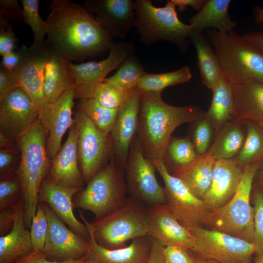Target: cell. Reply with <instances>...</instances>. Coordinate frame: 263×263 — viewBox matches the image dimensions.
Returning a JSON list of instances; mask_svg holds the SVG:
<instances>
[{
  "mask_svg": "<svg viewBox=\"0 0 263 263\" xmlns=\"http://www.w3.org/2000/svg\"><path fill=\"white\" fill-rule=\"evenodd\" d=\"M45 20L46 42L69 60L82 61L103 55L113 37L84 5L70 0H53Z\"/></svg>",
  "mask_w": 263,
  "mask_h": 263,
  "instance_id": "cell-1",
  "label": "cell"
},
{
  "mask_svg": "<svg viewBox=\"0 0 263 263\" xmlns=\"http://www.w3.org/2000/svg\"><path fill=\"white\" fill-rule=\"evenodd\" d=\"M161 94L141 92L137 135L144 155L151 163L164 160L171 134L176 128L192 123L204 113L196 106L168 104Z\"/></svg>",
  "mask_w": 263,
  "mask_h": 263,
  "instance_id": "cell-2",
  "label": "cell"
},
{
  "mask_svg": "<svg viewBox=\"0 0 263 263\" xmlns=\"http://www.w3.org/2000/svg\"><path fill=\"white\" fill-rule=\"evenodd\" d=\"M45 135L37 120L18 142L21 158L16 173L21 185L24 222L27 228H30L37 210L41 184L49 172V158Z\"/></svg>",
  "mask_w": 263,
  "mask_h": 263,
  "instance_id": "cell-3",
  "label": "cell"
},
{
  "mask_svg": "<svg viewBox=\"0 0 263 263\" xmlns=\"http://www.w3.org/2000/svg\"><path fill=\"white\" fill-rule=\"evenodd\" d=\"M206 33L217 55L223 74L231 82L249 79L263 82V51L243 36L214 29Z\"/></svg>",
  "mask_w": 263,
  "mask_h": 263,
  "instance_id": "cell-4",
  "label": "cell"
},
{
  "mask_svg": "<svg viewBox=\"0 0 263 263\" xmlns=\"http://www.w3.org/2000/svg\"><path fill=\"white\" fill-rule=\"evenodd\" d=\"M134 5V27L145 46L164 41L176 45L183 53L186 52L192 30L189 24L179 19L171 0L161 7L153 5L150 0H136Z\"/></svg>",
  "mask_w": 263,
  "mask_h": 263,
  "instance_id": "cell-5",
  "label": "cell"
},
{
  "mask_svg": "<svg viewBox=\"0 0 263 263\" xmlns=\"http://www.w3.org/2000/svg\"><path fill=\"white\" fill-rule=\"evenodd\" d=\"M260 161L244 167L241 180L234 196L223 207L211 210L205 225L210 229L253 243L254 207L250 204V196Z\"/></svg>",
  "mask_w": 263,
  "mask_h": 263,
  "instance_id": "cell-6",
  "label": "cell"
},
{
  "mask_svg": "<svg viewBox=\"0 0 263 263\" xmlns=\"http://www.w3.org/2000/svg\"><path fill=\"white\" fill-rule=\"evenodd\" d=\"M113 157L87 183L74 201V207L90 211L99 220L113 212L126 201V181Z\"/></svg>",
  "mask_w": 263,
  "mask_h": 263,
  "instance_id": "cell-7",
  "label": "cell"
},
{
  "mask_svg": "<svg viewBox=\"0 0 263 263\" xmlns=\"http://www.w3.org/2000/svg\"><path fill=\"white\" fill-rule=\"evenodd\" d=\"M136 201L127 199L118 209L91 223L94 238L99 245L117 249L125 246L130 240L149 236L146 209Z\"/></svg>",
  "mask_w": 263,
  "mask_h": 263,
  "instance_id": "cell-8",
  "label": "cell"
},
{
  "mask_svg": "<svg viewBox=\"0 0 263 263\" xmlns=\"http://www.w3.org/2000/svg\"><path fill=\"white\" fill-rule=\"evenodd\" d=\"M188 229L195 238L190 250L199 257L216 263H252L256 247L252 243L212 229L196 226Z\"/></svg>",
  "mask_w": 263,
  "mask_h": 263,
  "instance_id": "cell-9",
  "label": "cell"
},
{
  "mask_svg": "<svg viewBox=\"0 0 263 263\" xmlns=\"http://www.w3.org/2000/svg\"><path fill=\"white\" fill-rule=\"evenodd\" d=\"M78 130L77 152L84 180L88 183L114 157L110 134L98 129L80 111L74 118Z\"/></svg>",
  "mask_w": 263,
  "mask_h": 263,
  "instance_id": "cell-10",
  "label": "cell"
},
{
  "mask_svg": "<svg viewBox=\"0 0 263 263\" xmlns=\"http://www.w3.org/2000/svg\"><path fill=\"white\" fill-rule=\"evenodd\" d=\"M155 169L153 164L144 155L136 134L132 143L124 169L127 191L134 199L150 206L167 204L165 189L157 180Z\"/></svg>",
  "mask_w": 263,
  "mask_h": 263,
  "instance_id": "cell-11",
  "label": "cell"
},
{
  "mask_svg": "<svg viewBox=\"0 0 263 263\" xmlns=\"http://www.w3.org/2000/svg\"><path fill=\"white\" fill-rule=\"evenodd\" d=\"M152 163L164 181L167 204L180 224L187 228L204 225L211 209L181 179L169 172L164 160Z\"/></svg>",
  "mask_w": 263,
  "mask_h": 263,
  "instance_id": "cell-12",
  "label": "cell"
},
{
  "mask_svg": "<svg viewBox=\"0 0 263 263\" xmlns=\"http://www.w3.org/2000/svg\"><path fill=\"white\" fill-rule=\"evenodd\" d=\"M134 53L132 42L120 41L113 42L108 57L101 61L78 64L69 61L68 69L75 82V98H93L96 88L104 81L107 75Z\"/></svg>",
  "mask_w": 263,
  "mask_h": 263,
  "instance_id": "cell-13",
  "label": "cell"
},
{
  "mask_svg": "<svg viewBox=\"0 0 263 263\" xmlns=\"http://www.w3.org/2000/svg\"><path fill=\"white\" fill-rule=\"evenodd\" d=\"M41 203L48 221L47 234L42 251L47 258L52 261L66 262L81 259L90 253L89 240L74 232L49 205Z\"/></svg>",
  "mask_w": 263,
  "mask_h": 263,
  "instance_id": "cell-14",
  "label": "cell"
},
{
  "mask_svg": "<svg viewBox=\"0 0 263 263\" xmlns=\"http://www.w3.org/2000/svg\"><path fill=\"white\" fill-rule=\"evenodd\" d=\"M51 51L46 41L33 43L27 47L20 62L14 70L19 88L29 96L38 111L48 104L44 94L43 79L45 66Z\"/></svg>",
  "mask_w": 263,
  "mask_h": 263,
  "instance_id": "cell-15",
  "label": "cell"
},
{
  "mask_svg": "<svg viewBox=\"0 0 263 263\" xmlns=\"http://www.w3.org/2000/svg\"><path fill=\"white\" fill-rule=\"evenodd\" d=\"M75 84L66 90L54 103H48L38 111V120L45 134H48L46 150L53 159L61 148L63 135L73 125L72 117Z\"/></svg>",
  "mask_w": 263,
  "mask_h": 263,
  "instance_id": "cell-16",
  "label": "cell"
},
{
  "mask_svg": "<svg viewBox=\"0 0 263 263\" xmlns=\"http://www.w3.org/2000/svg\"><path fill=\"white\" fill-rule=\"evenodd\" d=\"M38 111L21 88L11 93L0 103V129L13 141L20 138L38 120Z\"/></svg>",
  "mask_w": 263,
  "mask_h": 263,
  "instance_id": "cell-17",
  "label": "cell"
},
{
  "mask_svg": "<svg viewBox=\"0 0 263 263\" xmlns=\"http://www.w3.org/2000/svg\"><path fill=\"white\" fill-rule=\"evenodd\" d=\"M150 206L146 211L149 236L165 246L179 245L192 250L195 243L193 235L180 224L169 206Z\"/></svg>",
  "mask_w": 263,
  "mask_h": 263,
  "instance_id": "cell-18",
  "label": "cell"
},
{
  "mask_svg": "<svg viewBox=\"0 0 263 263\" xmlns=\"http://www.w3.org/2000/svg\"><path fill=\"white\" fill-rule=\"evenodd\" d=\"M141 91L137 87L130 90L129 96L118 109L116 120L110 132L114 159L124 170L132 143L137 134Z\"/></svg>",
  "mask_w": 263,
  "mask_h": 263,
  "instance_id": "cell-19",
  "label": "cell"
},
{
  "mask_svg": "<svg viewBox=\"0 0 263 263\" xmlns=\"http://www.w3.org/2000/svg\"><path fill=\"white\" fill-rule=\"evenodd\" d=\"M83 5L113 38L124 39L135 20L132 0H84Z\"/></svg>",
  "mask_w": 263,
  "mask_h": 263,
  "instance_id": "cell-20",
  "label": "cell"
},
{
  "mask_svg": "<svg viewBox=\"0 0 263 263\" xmlns=\"http://www.w3.org/2000/svg\"><path fill=\"white\" fill-rule=\"evenodd\" d=\"M77 138L78 130L74 121L65 142L52 160L46 179L57 186L80 191L84 179L78 166Z\"/></svg>",
  "mask_w": 263,
  "mask_h": 263,
  "instance_id": "cell-21",
  "label": "cell"
},
{
  "mask_svg": "<svg viewBox=\"0 0 263 263\" xmlns=\"http://www.w3.org/2000/svg\"><path fill=\"white\" fill-rule=\"evenodd\" d=\"M243 170L233 159L216 160L210 186L202 199L209 209L221 207L232 199Z\"/></svg>",
  "mask_w": 263,
  "mask_h": 263,
  "instance_id": "cell-22",
  "label": "cell"
},
{
  "mask_svg": "<svg viewBox=\"0 0 263 263\" xmlns=\"http://www.w3.org/2000/svg\"><path fill=\"white\" fill-rule=\"evenodd\" d=\"M79 191L76 189L57 186L45 178L40 188L38 203H46L71 230L89 240L90 235L87 226L77 219L73 212V198Z\"/></svg>",
  "mask_w": 263,
  "mask_h": 263,
  "instance_id": "cell-23",
  "label": "cell"
},
{
  "mask_svg": "<svg viewBox=\"0 0 263 263\" xmlns=\"http://www.w3.org/2000/svg\"><path fill=\"white\" fill-rule=\"evenodd\" d=\"M79 216L87 226L91 245L90 254L101 263H147L151 248V238L143 236L134 239L131 244L121 248L110 249L99 245L95 241L91 223L85 218L81 211Z\"/></svg>",
  "mask_w": 263,
  "mask_h": 263,
  "instance_id": "cell-24",
  "label": "cell"
},
{
  "mask_svg": "<svg viewBox=\"0 0 263 263\" xmlns=\"http://www.w3.org/2000/svg\"><path fill=\"white\" fill-rule=\"evenodd\" d=\"M231 83L234 120L263 123V82L249 79Z\"/></svg>",
  "mask_w": 263,
  "mask_h": 263,
  "instance_id": "cell-25",
  "label": "cell"
},
{
  "mask_svg": "<svg viewBox=\"0 0 263 263\" xmlns=\"http://www.w3.org/2000/svg\"><path fill=\"white\" fill-rule=\"evenodd\" d=\"M14 224L11 230L0 237V263H14L34 249L30 231L24 222L22 198L12 207Z\"/></svg>",
  "mask_w": 263,
  "mask_h": 263,
  "instance_id": "cell-26",
  "label": "cell"
},
{
  "mask_svg": "<svg viewBox=\"0 0 263 263\" xmlns=\"http://www.w3.org/2000/svg\"><path fill=\"white\" fill-rule=\"evenodd\" d=\"M230 0H207L203 8L189 20L192 32L202 33L204 29L223 33L234 31L237 23L232 20L228 10Z\"/></svg>",
  "mask_w": 263,
  "mask_h": 263,
  "instance_id": "cell-27",
  "label": "cell"
},
{
  "mask_svg": "<svg viewBox=\"0 0 263 263\" xmlns=\"http://www.w3.org/2000/svg\"><path fill=\"white\" fill-rule=\"evenodd\" d=\"M69 61L52 49L45 66L43 79L44 94L48 103L55 102L66 90L75 84L68 69Z\"/></svg>",
  "mask_w": 263,
  "mask_h": 263,
  "instance_id": "cell-28",
  "label": "cell"
},
{
  "mask_svg": "<svg viewBox=\"0 0 263 263\" xmlns=\"http://www.w3.org/2000/svg\"><path fill=\"white\" fill-rule=\"evenodd\" d=\"M215 161L206 153L187 166L174 169L172 174L181 179L195 196L202 200L210 186Z\"/></svg>",
  "mask_w": 263,
  "mask_h": 263,
  "instance_id": "cell-29",
  "label": "cell"
},
{
  "mask_svg": "<svg viewBox=\"0 0 263 263\" xmlns=\"http://www.w3.org/2000/svg\"><path fill=\"white\" fill-rule=\"evenodd\" d=\"M245 135V121H231L215 134L207 153L216 160L233 159L241 150Z\"/></svg>",
  "mask_w": 263,
  "mask_h": 263,
  "instance_id": "cell-30",
  "label": "cell"
},
{
  "mask_svg": "<svg viewBox=\"0 0 263 263\" xmlns=\"http://www.w3.org/2000/svg\"><path fill=\"white\" fill-rule=\"evenodd\" d=\"M211 91V104L205 113L216 134L225 124L234 120L231 83L222 73Z\"/></svg>",
  "mask_w": 263,
  "mask_h": 263,
  "instance_id": "cell-31",
  "label": "cell"
},
{
  "mask_svg": "<svg viewBox=\"0 0 263 263\" xmlns=\"http://www.w3.org/2000/svg\"><path fill=\"white\" fill-rule=\"evenodd\" d=\"M189 41L196 51L197 65L202 81L212 90L222 73L215 52L208 38L202 33L192 32Z\"/></svg>",
  "mask_w": 263,
  "mask_h": 263,
  "instance_id": "cell-32",
  "label": "cell"
},
{
  "mask_svg": "<svg viewBox=\"0 0 263 263\" xmlns=\"http://www.w3.org/2000/svg\"><path fill=\"white\" fill-rule=\"evenodd\" d=\"M192 76L188 66L176 71L160 74L145 72L140 78L137 87L141 92L162 93L168 87L188 81Z\"/></svg>",
  "mask_w": 263,
  "mask_h": 263,
  "instance_id": "cell-33",
  "label": "cell"
},
{
  "mask_svg": "<svg viewBox=\"0 0 263 263\" xmlns=\"http://www.w3.org/2000/svg\"><path fill=\"white\" fill-rule=\"evenodd\" d=\"M246 135L243 146L233 159L241 167L263 158V133L259 125L245 121Z\"/></svg>",
  "mask_w": 263,
  "mask_h": 263,
  "instance_id": "cell-34",
  "label": "cell"
},
{
  "mask_svg": "<svg viewBox=\"0 0 263 263\" xmlns=\"http://www.w3.org/2000/svg\"><path fill=\"white\" fill-rule=\"evenodd\" d=\"M77 110L82 112L97 127L110 134L118 114V109H109L101 105L94 98L80 99Z\"/></svg>",
  "mask_w": 263,
  "mask_h": 263,
  "instance_id": "cell-35",
  "label": "cell"
},
{
  "mask_svg": "<svg viewBox=\"0 0 263 263\" xmlns=\"http://www.w3.org/2000/svg\"><path fill=\"white\" fill-rule=\"evenodd\" d=\"M145 72L134 53L123 60L114 74L104 81L128 91L137 87L140 78Z\"/></svg>",
  "mask_w": 263,
  "mask_h": 263,
  "instance_id": "cell-36",
  "label": "cell"
},
{
  "mask_svg": "<svg viewBox=\"0 0 263 263\" xmlns=\"http://www.w3.org/2000/svg\"><path fill=\"white\" fill-rule=\"evenodd\" d=\"M199 156L188 137H171L164 161H169L174 170L189 165Z\"/></svg>",
  "mask_w": 263,
  "mask_h": 263,
  "instance_id": "cell-37",
  "label": "cell"
},
{
  "mask_svg": "<svg viewBox=\"0 0 263 263\" xmlns=\"http://www.w3.org/2000/svg\"><path fill=\"white\" fill-rule=\"evenodd\" d=\"M215 136V130L205 112L191 123L190 135L188 137L199 156L207 153L213 142Z\"/></svg>",
  "mask_w": 263,
  "mask_h": 263,
  "instance_id": "cell-38",
  "label": "cell"
},
{
  "mask_svg": "<svg viewBox=\"0 0 263 263\" xmlns=\"http://www.w3.org/2000/svg\"><path fill=\"white\" fill-rule=\"evenodd\" d=\"M130 90L104 81L96 88L93 98L106 108L118 109L127 99Z\"/></svg>",
  "mask_w": 263,
  "mask_h": 263,
  "instance_id": "cell-39",
  "label": "cell"
},
{
  "mask_svg": "<svg viewBox=\"0 0 263 263\" xmlns=\"http://www.w3.org/2000/svg\"><path fill=\"white\" fill-rule=\"evenodd\" d=\"M24 15V23L29 25L34 34L35 43L44 42L47 35L45 20L40 17L38 12L39 0H21Z\"/></svg>",
  "mask_w": 263,
  "mask_h": 263,
  "instance_id": "cell-40",
  "label": "cell"
},
{
  "mask_svg": "<svg viewBox=\"0 0 263 263\" xmlns=\"http://www.w3.org/2000/svg\"><path fill=\"white\" fill-rule=\"evenodd\" d=\"M30 228L33 249L42 251L48 229V221L41 203H38Z\"/></svg>",
  "mask_w": 263,
  "mask_h": 263,
  "instance_id": "cell-41",
  "label": "cell"
},
{
  "mask_svg": "<svg viewBox=\"0 0 263 263\" xmlns=\"http://www.w3.org/2000/svg\"><path fill=\"white\" fill-rule=\"evenodd\" d=\"M20 197H22L21 189L18 178L2 176L0 181V209L12 207L22 198Z\"/></svg>",
  "mask_w": 263,
  "mask_h": 263,
  "instance_id": "cell-42",
  "label": "cell"
},
{
  "mask_svg": "<svg viewBox=\"0 0 263 263\" xmlns=\"http://www.w3.org/2000/svg\"><path fill=\"white\" fill-rule=\"evenodd\" d=\"M254 240L255 255H263V191L257 187L254 192Z\"/></svg>",
  "mask_w": 263,
  "mask_h": 263,
  "instance_id": "cell-43",
  "label": "cell"
},
{
  "mask_svg": "<svg viewBox=\"0 0 263 263\" xmlns=\"http://www.w3.org/2000/svg\"><path fill=\"white\" fill-rule=\"evenodd\" d=\"M18 41L12 25L7 19L0 17V55L3 56L15 51Z\"/></svg>",
  "mask_w": 263,
  "mask_h": 263,
  "instance_id": "cell-44",
  "label": "cell"
},
{
  "mask_svg": "<svg viewBox=\"0 0 263 263\" xmlns=\"http://www.w3.org/2000/svg\"><path fill=\"white\" fill-rule=\"evenodd\" d=\"M163 255L165 263H195L190 251L179 245L165 246Z\"/></svg>",
  "mask_w": 263,
  "mask_h": 263,
  "instance_id": "cell-45",
  "label": "cell"
},
{
  "mask_svg": "<svg viewBox=\"0 0 263 263\" xmlns=\"http://www.w3.org/2000/svg\"><path fill=\"white\" fill-rule=\"evenodd\" d=\"M0 17L8 20L24 22L23 9L18 0H0Z\"/></svg>",
  "mask_w": 263,
  "mask_h": 263,
  "instance_id": "cell-46",
  "label": "cell"
},
{
  "mask_svg": "<svg viewBox=\"0 0 263 263\" xmlns=\"http://www.w3.org/2000/svg\"><path fill=\"white\" fill-rule=\"evenodd\" d=\"M19 88L14 71L0 68V103L15 89Z\"/></svg>",
  "mask_w": 263,
  "mask_h": 263,
  "instance_id": "cell-47",
  "label": "cell"
},
{
  "mask_svg": "<svg viewBox=\"0 0 263 263\" xmlns=\"http://www.w3.org/2000/svg\"><path fill=\"white\" fill-rule=\"evenodd\" d=\"M83 258L66 262H56L47 258L42 251L33 250L30 253L19 258L14 263H82Z\"/></svg>",
  "mask_w": 263,
  "mask_h": 263,
  "instance_id": "cell-48",
  "label": "cell"
},
{
  "mask_svg": "<svg viewBox=\"0 0 263 263\" xmlns=\"http://www.w3.org/2000/svg\"><path fill=\"white\" fill-rule=\"evenodd\" d=\"M27 47L23 45L17 51L2 56L0 62L1 67L9 70L14 71L20 62Z\"/></svg>",
  "mask_w": 263,
  "mask_h": 263,
  "instance_id": "cell-49",
  "label": "cell"
},
{
  "mask_svg": "<svg viewBox=\"0 0 263 263\" xmlns=\"http://www.w3.org/2000/svg\"><path fill=\"white\" fill-rule=\"evenodd\" d=\"M14 224L13 210L12 207L0 209V233L1 236L7 234L11 230Z\"/></svg>",
  "mask_w": 263,
  "mask_h": 263,
  "instance_id": "cell-50",
  "label": "cell"
},
{
  "mask_svg": "<svg viewBox=\"0 0 263 263\" xmlns=\"http://www.w3.org/2000/svg\"><path fill=\"white\" fill-rule=\"evenodd\" d=\"M165 246L151 238V248L147 263H165L163 250Z\"/></svg>",
  "mask_w": 263,
  "mask_h": 263,
  "instance_id": "cell-51",
  "label": "cell"
},
{
  "mask_svg": "<svg viewBox=\"0 0 263 263\" xmlns=\"http://www.w3.org/2000/svg\"><path fill=\"white\" fill-rule=\"evenodd\" d=\"M178 10L183 11L188 6L191 7L195 10L200 11L206 2L207 0H171Z\"/></svg>",
  "mask_w": 263,
  "mask_h": 263,
  "instance_id": "cell-52",
  "label": "cell"
},
{
  "mask_svg": "<svg viewBox=\"0 0 263 263\" xmlns=\"http://www.w3.org/2000/svg\"><path fill=\"white\" fill-rule=\"evenodd\" d=\"M14 159V154L10 150H0V170L1 174L5 173V175L6 174V172L13 163Z\"/></svg>",
  "mask_w": 263,
  "mask_h": 263,
  "instance_id": "cell-53",
  "label": "cell"
},
{
  "mask_svg": "<svg viewBox=\"0 0 263 263\" xmlns=\"http://www.w3.org/2000/svg\"><path fill=\"white\" fill-rule=\"evenodd\" d=\"M242 36L246 41L263 51V31L249 32Z\"/></svg>",
  "mask_w": 263,
  "mask_h": 263,
  "instance_id": "cell-54",
  "label": "cell"
},
{
  "mask_svg": "<svg viewBox=\"0 0 263 263\" xmlns=\"http://www.w3.org/2000/svg\"><path fill=\"white\" fill-rule=\"evenodd\" d=\"M0 148L2 150H10L11 148L14 146V141L0 131Z\"/></svg>",
  "mask_w": 263,
  "mask_h": 263,
  "instance_id": "cell-55",
  "label": "cell"
},
{
  "mask_svg": "<svg viewBox=\"0 0 263 263\" xmlns=\"http://www.w3.org/2000/svg\"><path fill=\"white\" fill-rule=\"evenodd\" d=\"M255 179H256L258 187L263 191V158L260 161Z\"/></svg>",
  "mask_w": 263,
  "mask_h": 263,
  "instance_id": "cell-56",
  "label": "cell"
},
{
  "mask_svg": "<svg viewBox=\"0 0 263 263\" xmlns=\"http://www.w3.org/2000/svg\"><path fill=\"white\" fill-rule=\"evenodd\" d=\"M254 19L257 24L263 22V8L257 6L253 9Z\"/></svg>",
  "mask_w": 263,
  "mask_h": 263,
  "instance_id": "cell-57",
  "label": "cell"
},
{
  "mask_svg": "<svg viewBox=\"0 0 263 263\" xmlns=\"http://www.w3.org/2000/svg\"><path fill=\"white\" fill-rule=\"evenodd\" d=\"M194 260L195 261V263H216L215 262L207 260L204 259H203L198 256L196 255L195 254H194L193 252L189 250Z\"/></svg>",
  "mask_w": 263,
  "mask_h": 263,
  "instance_id": "cell-58",
  "label": "cell"
},
{
  "mask_svg": "<svg viewBox=\"0 0 263 263\" xmlns=\"http://www.w3.org/2000/svg\"><path fill=\"white\" fill-rule=\"evenodd\" d=\"M82 263H101L97 260H96L94 257H93L90 253L87 254L85 256L84 258Z\"/></svg>",
  "mask_w": 263,
  "mask_h": 263,
  "instance_id": "cell-59",
  "label": "cell"
},
{
  "mask_svg": "<svg viewBox=\"0 0 263 263\" xmlns=\"http://www.w3.org/2000/svg\"><path fill=\"white\" fill-rule=\"evenodd\" d=\"M252 263H263V255H255Z\"/></svg>",
  "mask_w": 263,
  "mask_h": 263,
  "instance_id": "cell-60",
  "label": "cell"
},
{
  "mask_svg": "<svg viewBox=\"0 0 263 263\" xmlns=\"http://www.w3.org/2000/svg\"><path fill=\"white\" fill-rule=\"evenodd\" d=\"M259 126H260L261 129H262V132L263 133V123L261 124V125H259Z\"/></svg>",
  "mask_w": 263,
  "mask_h": 263,
  "instance_id": "cell-61",
  "label": "cell"
}]
</instances>
